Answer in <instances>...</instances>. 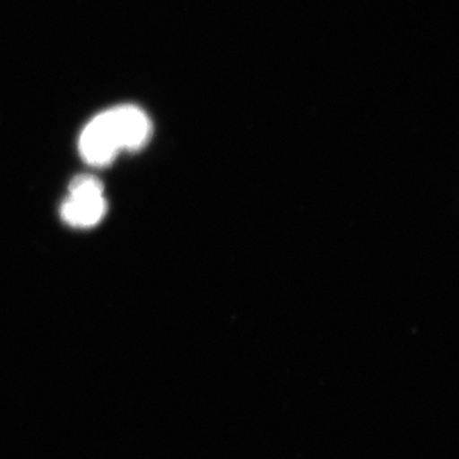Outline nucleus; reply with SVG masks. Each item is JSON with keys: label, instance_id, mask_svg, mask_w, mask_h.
<instances>
[{"label": "nucleus", "instance_id": "obj_1", "mask_svg": "<svg viewBox=\"0 0 459 459\" xmlns=\"http://www.w3.org/2000/svg\"><path fill=\"white\" fill-rule=\"evenodd\" d=\"M108 212L104 184L92 175H78L69 186L68 198L63 202V221L78 229L99 225Z\"/></svg>", "mask_w": 459, "mask_h": 459}, {"label": "nucleus", "instance_id": "obj_2", "mask_svg": "<svg viewBox=\"0 0 459 459\" xmlns=\"http://www.w3.org/2000/svg\"><path fill=\"white\" fill-rule=\"evenodd\" d=\"M122 151L107 111L99 114L86 126L80 138V152L87 164L107 166Z\"/></svg>", "mask_w": 459, "mask_h": 459}, {"label": "nucleus", "instance_id": "obj_3", "mask_svg": "<svg viewBox=\"0 0 459 459\" xmlns=\"http://www.w3.org/2000/svg\"><path fill=\"white\" fill-rule=\"evenodd\" d=\"M107 114L122 150L138 151L146 146L152 135V124L142 108L120 105L107 110Z\"/></svg>", "mask_w": 459, "mask_h": 459}]
</instances>
